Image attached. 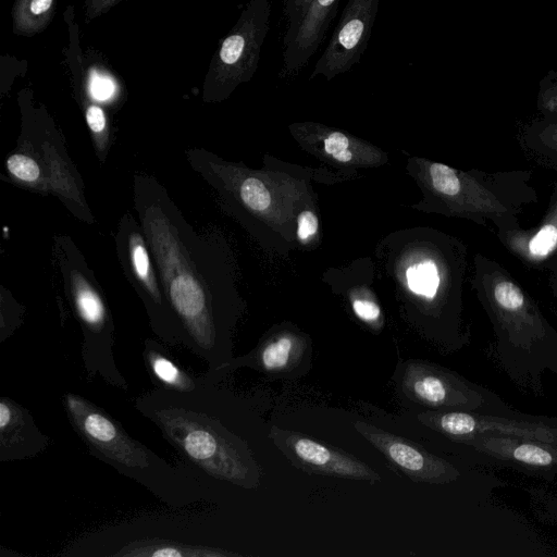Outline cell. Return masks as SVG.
I'll return each mask as SVG.
<instances>
[{
    "instance_id": "cell-1",
    "label": "cell",
    "mask_w": 557,
    "mask_h": 557,
    "mask_svg": "<svg viewBox=\"0 0 557 557\" xmlns=\"http://www.w3.org/2000/svg\"><path fill=\"white\" fill-rule=\"evenodd\" d=\"M208 373L189 391L154 387L135 408L174 448L180 467L196 484L201 503H219L227 488L256 490L260 468L246 438L224 413L223 393Z\"/></svg>"
},
{
    "instance_id": "cell-16",
    "label": "cell",
    "mask_w": 557,
    "mask_h": 557,
    "mask_svg": "<svg viewBox=\"0 0 557 557\" xmlns=\"http://www.w3.org/2000/svg\"><path fill=\"white\" fill-rule=\"evenodd\" d=\"M339 0H313L294 38L284 47L281 74L299 73L317 52L337 12Z\"/></svg>"
},
{
    "instance_id": "cell-7",
    "label": "cell",
    "mask_w": 557,
    "mask_h": 557,
    "mask_svg": "<svg viewBox=\"0 0 557 557\" xmlns=\"http://www.w3.org/2000/svg\"><path fill=\"white\" fill-rule=\"evenodd\" d=\"M71 296L83 331L82 359L89 377L127 389V382L115 362L114 325L98 292L77 270L70 272Z\"/></svg>"
},
{
    "instance_id": "cell-6",
    "label": "cell",
    "mask_w": 557,
    "mask_h": 557,
    "mask_svg": "<svg viewBox=\"0 0 557 557\" xmlns=\"http://www.w3.org/2000/svg\"><path fill=\"white\" fill-rule=\"evenodd\" d=\"M404 394L437 410L507 413L516 410L497 393L442 366L410 360L401 375Z\"/></svg>"
},
{
    "instance_id": "cell-31",
    "label": "cell",
    "mask_w": 557,
    "mask_h": 557,
    "mask_svg": "<svg viewBox=\"0 0 557 557\" xmlns=\"http://www.w3.org/2000/svg\"><path fill=\"white\" fill-rule=\"evenodd\" d=\"M333 158L341 162H348L351 160L352 153L350 150L345 149V150L334 153Z\"/></svg>"
},
{
    "instance_id": "cell-12",
    "label": "cell",
    "mask_w": 557,
    "mask_h": 557,
    "mask_svg": "<svg viewBox=\"0 0 557 557\" xmlns=\"http://www.w3.org/2000/svg\"><path fill=\"white\" fill-rule=\"evenodd\" d=\"M547 207L531 227L519 222L494 230L504 249L529 270L548 274L557 269V181L550 186Z\"/></svg>"
},
{
    "instance_id": "cell-18",
    "label": "cell",
    "mask_w": 557,
    "mask_h": 557,
    "mask_svg": "<svg viewBox=\"0 0 557 557\" xmlns=\"http://www.w3.org/2000/svg\"><path fill=\"white\" fill-rule=\"evenodd\" d=\"M518 141L528 159L557 172V121L544 119L524 126Z\"/></svg>"
},
{
    "instance_id": "cell-22",
    "label": "cell",
    "mask_w": 557,
    "mask_h": 557,
    "mask_svg": "<svg viewBox=\"0 0 557 557\" xmlns=\"http://www.w3.org/2000/svg\"><path fill=\"white\" fill-rule=\"evenodd\" d=\"M239 195L244 203L255 211L265 210L271 202L265 185L256 177H248L242 183Z\"/></svg>"
},
{
    "instance_id": "cell-27",
    "label": "cell",
    "mask_w": 557,
    "mask_h": 557,
    "mask_svg": "<svg viewBox=\"0 0 557 557\" xmlns=\"http://www.w3.org/2000/svg\"><path fill=\"white\" fill-rule=\"evenodd\" d=\"M318 230V218L311 211H304L298 216V237L306 240Z\"/></svg>"
},
{
    "instance_id": "cell-28",
    "label": "cell",
    "mask_w": 557,
    "mask_h": 557,
    "mask_svg": "<svg viewBox=\"0 0 557 557\" xmlns=\"http://www.w3.org/2000/svg\"><path fill=\"white\" fill-rule=\"evenodd\" d=\"M349 140L347 136L341 132L330 134L324 140V150L329 154H334L342 150L348 149Z\"/></svg>"
},
{
    "instance_id": "cell-13",
    "label": "cell",
    "mask_w": 557,
    "mask_h": 557,
    "mask_svg": "<svg viewBox=\"0 0 557 557\" xmlns=\"http://www.w3.org/2000/svg\"><path fill=\"white\" fill-rule=\"evenodd\" d=\"M270 437L283 454L305 471L376 482L381 475L354 456L304 434L273 428Z\"/></svg>"
},
{
    "instance_id": "cell-11",
    "label": "cell",
    "mask_w": 557,
    "mask_h": 557,
    "mask_svg": "<svg viewBox=\"0 0 557 557\" xmlns=\"http://www.w3.org/2000/svg\"><path fill=\"white\" fill-rule=\"evenodd\" d=\"M355 429L397 469L417 482L448 484L461 479L462 472L450 461L429 453L419 445L364 421Z\"/></svg>"
},
{
    "instance_id": "cell-2",
    "label": "cell",
    "mask_w": 557,
    "mask_h": 557,
    "mask_svg": "<svg viewBox=\"0 0 557 557\" xmlns=\"http://www.w3.org/2000/svg\"><path fill=\"white\" fill-rule=\"evenodd\" d=\"M135 201L174 318L178 346L205 360L209 371L226 367L233 359L209 287L205 239L195 235L151 178L135 180Z\"/></svg>"
},
{
    "instance_id": "cell-15",
    "label": "cell",
    "mask_w": 557,
    "mask_h": 557,
    "mask_svg": "<svg viewBox=\"0 0 557 557\" xmlns=\"http://www.w3.org/2000/svg\"><path fill=\"white\" fill-rule=\"evenodd\" d=\"M50 438L41 432L33 416L10 397L0 398V460L16 461L42 453Z\"/></svg>"
},
{
    "instance_id": "cell-29",
    "label": "cell",
    "mask_w": 557,
    "mask_h": 557,
    "mask_svg": "<svg viewBox=\"0 0 557 557\" xmlns=\"http://www.w3.org/2000/svg\"><path fill=\"white\" fill-rule=\"evenodd\" d=\"M52 2L53 0H30L29 12L36 16L42 15L50 9Z\"/></svg>"
},
{
    "instance_id": "cell-3",
    "label": "cell",
    "mask_w": 557,
    "mask_h": 557,
    "mask_svg": "<svg viewBox=\"0 0 557 557\" xmlns=\"http://www.w3.org/2000/svg\"><path fill=\"white\" fill-rule=\"evenodd\" d=\"M473 288L492 325L488 359L518 389L544 396L545 375L557 376V330L515 276L484 253L474 257Z\"/></svg>"
},
{
    "instance_id": "cell-4",
    "label": "cell",
    "mask_w": 557,
    "mask_h": 557,
    "mask_svg": "<svg viewBox=\"0 0 557 557\" xmlns=\"http://www.w3.org/2000/svg\"><path fill=\"white\" fill-rule=\"evenodd\" d=\"M62 403L73 430L90 456L136 481L172 509L201 503L196 484L180 467L132 437L102 408L71 392L63 395Z\"/></svg>"
},
{
    "instance_id": "cell-23",
    "label": "cell",
    "mask_w": 557,
    "mask_h": 557,
    "mask_svg": "<svg viewBox=\"0 0 557 557\" xmlns=\"http://www.w3.org/2000/svg\"><path fill=\"white\" fill-rule=\"evenodd\" d=\"M537 109L545 120L557 121V78L543 83L540 87Z\"/></svg>"
},
{
    "instance_id": "cell-26",
    "label": "cell",
    "mask_w": 557,
    "mask_h": 557,
    "mask_svg": "<svg viewBox=\"0 0 557 557\" xmlns=\"http://www.w3.org/2000/svg\"><path fill=\"white\" fill-rule=\"evenodd\" d=\"M352 309L361 320L369 323L376 322L381 315L380 307L374 301L367 299H355Z\"/></svg>"
},
{
    "instance_id": "cell-14",
    "label": "cell",
    "mask_w": 557,
    "mask_h": 557,
    "mask_svg": "<svg viewBox=\"0 0 557 557\" xmlns=\"http://www.w3.org/2000/svg\"><path fill=\"white\" fill-rule=\"evenodd\" d=\"M133 226L131 219V227L120 232L125 239L122 246L126 249L124 253L127 257L131 276L138 285V294L143 298L153 332L165 343L178 346L174 318L168 299L159 287L146 242L141 233Z\"/></svg>"
},
{
    "instance_id": "cell-19",
    "label": "cell",
    "mask_w": 557,
    "mask_h": 557,
    "mask_svg": "<svg viewBox=\"0 0 557 557\" xmlns=\"http://www.w3.org/2000/svg\"><path fill=\"white\" fill-rule=\"evenodd\" d=\"M301 341L292 334H283L268 342L258 352V361L262 369L280 372L292 368L302 356Z\"/></svg>"
},
{
    "instance_id": "cell-25",
    "label": "cell",
    "mask_w": 557,
    "mask_h": 557,
    "mask_svg": "<svg viewBox=\"0 0 557 557\" xmlns=\"http://www.w3.org/2000/svg\"><path fill=\"white\" fill-rule=\"evenodd\" d=\"M86 122L92 132V134L97 137L96 141L100 149H103V146L107 143L106 131H107V119L103 110L96 104H90L86 109Z\"/></svg>"
},
{
    "instance_id": "cell-10",
    "label": "cell",
    "mask_w": 557,
    "mask_h": 557,
    "mask_svg": "<svg viewBox=\"0 0 557 557\" xmlns=\"http://www.w3.org/2000/svg\"><path fill=\"white\" fill-rule=\"evenodd\" d=\"M380 0H348L341 18L315 62L311 78L332 79L360 62L368 46Z\"/></svg>"
},
{
    "instance_id": "cell-21",
    "label": "cell",
    "mask_w": 557,
    "mask_h": 557,
    "mask_svg": "<svg viewBox=\"0 0 557 557\" xmlns=\"http://www.w3.org/2000/svg\"><path fill=\"white\" fill-rule=\"evenodd\" d=\"M313 0H282L283 14L286 20V32L283 37L285 47L294 38L298 27L308 14Z\"/></svg>"
},
{
    "instance_id": "cell-20",
    "label": "cell",
    "mask_w": 557,
    "mask_h": 557,
    "mask_svg": "<svg viewBox=\"0 0 557 557\" xmlns=\"http://www.w3.org/2000/svg\"><path fill=\"white\" fill-rule=\"evenodd\" d=\"M9 173L17 181L30 186H44L42 166L34 157L25 152H16L7 159Z\"/></svg>"
},
{
    "instance_id": "cell-5",
    "label": "cell",
    "mask_w": 557,
    "mask_h": 557,
    "mask_svg": "<svg viewBox=\"0 0 557 557\" xmlns=\"http://www.w3.org/2000/svg\"><path fill=\"white\" fill-rule=\"evenodd\" d=\"M146 513L89 531L61 556L72 557H232L218 544L205 511Z\"/></svg>"
},
{
    "instance_id": "cell-9",
    "label": "cell",
    "mask_w": 557,
    "mask_h": 557,
    "mask_svg": "<svg viewBox=\"0 0 557 557\" xmlns=\"http://www.w3.org/2000/svg\"><path fill=\"white\" fill-rule=\"evenodd\" d=\"M483 467L505 468L529 476L557 479V444L524 437L476 435L450 441Z\"/></svg>"
},
{
    "instance_id": "cell-8",
    "label": "cell",
    "mask_w": 557,
    "mask_h": 557,
    "mask_svg": "<svg viewBox=\"0 0 557 557\" xmlns=\"http://www.w3.org/2000/svg\"><path fill=\"white\" fill-rule=\"evenodd\" d=\"M418 420L449 441L491 435L557 444V417L528 414L517 409L507 413L432 409L419 413Z\"/></svg>"
},
{
    "instance_id": "cell-30",
    "label": "cell",
    "mask_w": 557,
    "mask_h": 557,
    "mask_svg": "<svg viewBox=\"0 0 557 557\" xmlns=\"http://www.w3.org/2000/svg\"><path fill=\"white\" fill-rule=\"evenodd\" d=\"M547 275H548V280H547L548 288L550 290V294H552L554 300L557 304V269L552 271Z\"/></svg>"
},
{
    "instance_id": "cell-24",
    "label": "cell",
    "mask_w": 557,
    "mask_h": 557,
    "mask_svg": "<svg viewBox=\"0 0 557 557\" xmlns=\"http://www.w3.org/2000/svg\"><path fill=\"white\" fill-rule=\"evenodd\" d=\"M116 90L114 81L92 70L89 75V92L91 97L99 101L109 100Z\"/></svg>"
},
{
    "instance_id": "cell-17",
    "label": "cell",
    "mask_w": 557,
    "mask_h": 557,
    "mask_svg": "<svg viewBox=\"0 0 557 557\" xmlns=\"http://www.w3.org/2000/svg\"><path fill=\"white\" fill-rule=\"evenodd\" d=\"M143 358L156 387L189 391L199 383L200 376L185 371L173 360L165 348L153 339L145 341Z\"/></svg>"
}]
</instances>
